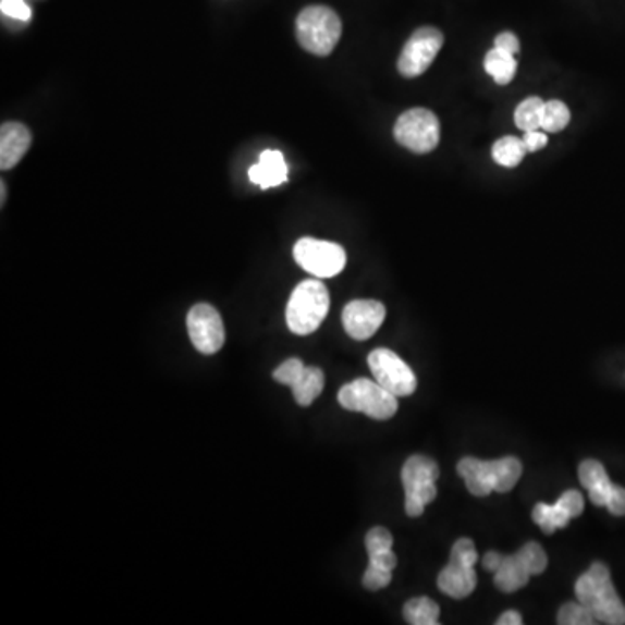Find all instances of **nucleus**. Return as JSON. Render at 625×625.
Returning <instances> with one entry per match:
<instances>
[{"mask_svg":"<svg viewBox=\"0 0 625 625\" xmlns=\"http://www.w3.org/2000/svg\"><path fill=\"white\" fill-rule=\"evenodd\" d=\"M440 478V467L433 458L426 455H412L403 464L402 483L405 489V513L410 518H419L425 513L426 504L420 501V493L428 485L437 483Z\"/></svg>","mask_w":625,"mask_h":625,"instance_id":"nucleus-11","label":"nucleus"},{"mask_svg":"<svg viewBox=\"0 0 625 625\" xmlns=\"http://www.w3.org/2000/svg\"><path fill=\"white\" fill-rule=\"evenodd\" d=\"M606 510H609L613 516H625V489L617 487V485L613 487V492L612 495H610Z\"/></svg>","mask_w":625,"mask_h":625,"instance_id":"nucleus-34","label":"nucleus"},{"mask_svg":"<svg viewBox=\"0 0 625 625\" xmlns=\"http://www.w3.org/2000/svg\"><path fill=\"white\" fill-rule=\"evenodd\" d=\"M502 560H504L502 554L495 553V551H489V553L485 554L481 563H483L485 569H489V572H493V574H495L499 566H501Z\"/></svg>","mask_w":625,"mask_h":625,"instance_id":"nucleus-37","label":"nucleus"},{"mask_svg":"<svg viewBox=\"0 0 625 625\" xmlns=\"http://www.w3.org/2000/svg\"><path fill=\"white\" fill-rule=\"evenodd\" d=\"M569 124V110L560 99L544 101V112H542V125L546 133H560Z\"/></svg>","mask_w":625,"mask_h":625,"instance_id":"nucleus-23","label":"nucleus"},{"mask_svg":"<svg viewBox=\"0 0 625 625\" xmlns=\"http://www.w3.org/2000/svg\"><path fill=\"white\" fill-rule=\"evenodd\" d=\"M531 518H534V522H536L548 536L554 534L557 528L568 527V523L572 522V516H569L557 502L553 505L539 502V504L534 507Z\"/></svg>","mask_w":625,"mask_h":625,"instance_id":"nucleus-21","label":"nucleus"},{"mask_svg":"<svg viewBox=\"0 0 625 625\" xmlns=\"http://www.w3.org/2000/svg\"><path fill=\"white\" fill-rule=\"evenodd\" d=\"M394 137L414 154H429L440 143V121L431 110L412 108L394 124Z\"/></svg>","mask_w":625,"mask_h":625,"instance_id":"nucleus-6","label":"nucleus"},{"mask_svg":"<svg viewBox=\"0 0 625 625\" xmlns=\"http://www.w3.org/2000/svg\"><path fill=\"white\" fill-rule=\"evenodd\" d=\"M341 407L350 412H360L376 420H388L399 412V396L370 379H356L347 382L338 394Z\"/></svg>","mask_w":625,"mask_h":625,"instance_id":"nucleus-5","label":"nucleus"},{"mask_svg":"<svg viewBox=\"0 0 625 625\" xmlns=\"http://www.w3.org/2000/svg\"><path fill=\"white\" fill-rule=\"evenodd\" d=\"M542 112H544V101L537 96H531V98L523 99L518 105L514 112V122L523 133L539 131L542 125Z\"/></svg>","mask_w":625,"mask_h":625,"instance_id":"nucleus-22","label":"nucleus"},{"mask_svg":"<svg viewBox=\"0 0 625 625\" xmlns=\"http://www.w3.org/2000/svg\"><path fill=\"white\" fill-rule=\"evenodd\" d=\"M613 487L615 485L612 481H604V483L598 485L595 489L589 490V499H591L592 504L600 505V507H606L609 504L610 495H612Z\"/></svg>","mask_w":625,"mask_h":625,"instance_id":"nucleus-32","label":"nucleus"},{"mask_svg":"<svg viewBox=\"0 0 625 625\" xmlns=\"http://www.w3.org/2000/svg\"><path fill=\"white\" fill-rule=\"evenodd\" d=\"M403 617L412 625L440 624V606L431 598H412L403 606Z\"/></svg>","mask_w":625,"mask_h":625,"instance_id":"nucleus-19","label":"nucleus"},{"mask_svg":"<svg viewBox=\"0 0 625 625\" xmlns=\"http://www.w3.org/2000/svg\"><path fill=\"white\" fill-rule=\"evenodd\" d=\"M393 572L391 569L379 568V566L369 565L364 574V587L369 591H379L390 586Z\"/></svg>","mask_w":625,"mask_h":625,"instance_id":"nucleus-29","label":"nucleus"},{"mask_svg":"<svg viewBox=\"0 0 625 625\" xmlns=\"http://www.w3.org/2000/svg\"><path fill=\"white\" fill-rule=\"evenodd\" d=\"M475 566L461 565V563L449 562L445 568L441 569L438 575V587L443 595L454 598V600H464L471 596L476 589Z\"/></svg>","mask_w":625,"mask_h":625,"instance_id":"nucleus-15","label":"nucleus"},{"mask_svg":"<svg viewBox=\"0 0 625 625\" xmlns=\"http://www.w3.org/2000/svg\"><path fill=\"white\" fill-rule=\"evenodd\" d=\"M330 296L323 283L318 280L301 282L289 299L285 318L291 332L309 335L317 332L329 315Z\"/></svg>","mask_w":625,"mask_h":625,"instance_id":"nucleus-3","label":"nucleus"},{"mask_svg":"<svg viewBox=\"0 0 625 625\" xmlns=\"http://www.w3.org/2000/svg\"><path fill=\"white\" fill-rule=\"evenodd\" d=\"M396 563H399V560H396V554L393 553V549H385V551H381V553L370 554L369 556V565L391 569V572H393Z\"/></svg>","mask_w":625,"mask_h":625,"instance_id":"nucleus-33","label":"nucleus"},{"mask_svg":"<svg viewBox=\"0 0 625 625\" xmlns=\"http://www.w3.org/2000/svg\"><path fill=\"white\" fill-rule=\"evenodd\" d=\"M250 181L259 188L268 189L280 186L287 181V163L277 150L262 151L259 162L249 171Z\"/></svg>","mask_w":625,"mask_h":625,"instance_id":"nucleus-16","label":"nucleus"},{"mask_svg":"<svg viewBox=\"0 0 625 625\" xmlns=\"http://www.w3.org/2000/svg\"><path fill=\"white\" fill-rule=\"evenodd\" d=\"M578 480L583 483L584 489L591 490L598 485L609 481V475L604 471L603 464L598 463L595 458H587L578 466Z\"/></svg>","mask_w":625,"mask_h":625,"instance_id":"nucleus-25","label":"nucleus"},{"mask_svg":"<svg viewBox=\"0 0 625 625\" xmlns=\"http://www.w3.org/2000/svg\"><path fill=\"white\" fill-rule=\"evenodd\" d=\"M296 35L306 51L315 57H329L343 35V23L334 9L309 5L297 16Z\"/></svg>","mask_w":625,"mask_h":625,"instance_id":"nucleus-4","label":"nucleus"},{"mask_svg":"<svg viewBox=\"0 0 625 625\" xmlns=\"http://www.w3.org/2000/svg\"><path fill=\"white\" fill-rule=\"evenodd\" d=\"M518 554L531 575L544 574V569L548 568V554L537 542H528V544L523 546Z\"/></svg>","mask_w":625,"mask_h":625,"instance_id":"nucleus-26","label":"nucleus"},{"mask_svg":"<svg viewBox=\"0 0 625 625\" xmlns=\"http://www.w3.org/2000/svg\"><path fill=\"white\" fill-rule=\"evenodd\" d=\"M32 145V134L20 122H5L0 128V169L9 171L22 162Z\"/></svg>","mask_w":625,"mask_h":625,"instance_id":"nucleus-14","label":"nucleus"},{"mask_svg":"<svg viewBox=\"0 0 625 625\" xmlns=\"http://www.w3.org/2000/svg\"><path fill=\"white\" fill-rule=\"evenodd\" d=\"M485 70L493 81L498 82L499 86H507L516 75L518 61L514 60V54L511 52L493 46V49H490L485 57Z\"/></svg>","mask_w":625,"mask_h":625,"instance_id":"nucleus-18","label":"nucleus"},{"mask_svg":"<svg viewBox=\"0 0 625 625\" xmlns=\"http://www.w3.org/2000/svg\"><path fill=\"white\" fill-rule=\"evenodd\" d=\"M443 46V34L434 26H422L412 34L399 58V72L403 77H419L437 60Z\"/></svg>","mask_w":625,"mask_h":625,"instance_id":"nucleus-9","label":"nucleus"},{"mask_svg":"<svg viewBox=\"0 0 625 625\" xmlns=\"http://www.w3.org/2000/svg\"><path fill=\"white\" fill-rule=\"evenodd\" d=\"M189 339L193 346L201 355H216L224 344V323L215 306L200 305L193 306L186 317Z\"/></svg>","mask_w":625,"mask_h":625,"instance_id":"nucleus-12","label":"nucleus"},{"mask_svg":"<svg viewBox=\"0 0 625 625\" xmlns=\"http://www.w3.org/2000/svg\"><path fill=\"white\" fill-rule=\"evenodd\" d=\"M0 9L5 16L14 17L17 22H30V8L23 0H2Z\"/></svg>","mask_w":625,"mask_h":625,"instance_id":"nucleus-30","label":"nucleus"},{"mask_svg":"<svg viewBox=\"0 0 625 625\" xmlns=\"http://www.w3.org/2000/svg\"><path fill=\"white\" fill-rule=\"evenodd\" d=\"M557 624L560 625H595L598 624L591 610L586 604L566 603L557 612Z\"/></svg>","mask_w":625,"mask_h":625,"instance_id":"nucleus-24","label":"nucleus"},{"mask_svg":"<svg viewBox=\"0 0 625 625\" xmlns=\"http://www.w3.org/2000/svg\"><path fill=\"white\" fill-rule=\"evenodd\" d=\"M294 259L303 270L317 279H332L346 266V250L334 242L301 238L294 245Z\"/></svg>","mask_w":625,"mask_h":625,"instance_id":"nucleus-7","label":"nucleus"},{"mask_svg":"<svg viewBox=\"0 0 625 625\" xmlns=\"http://www.w3.org/2000/svg\"><path fill=\"white\" fill-rule=\"evenodd\" d=\"M274 381L289 385L297 405L309 407L326 388V376L318 367H306L299 358H289L277 367Z\"/></svg>","mask_w":625,"mask_h":625,"instance_id":"nucleus-10","label":"nucleus"},{"mask_svg":"<svg viewBox=\"0 0 625 625\" xmlns=\"http://www.w3.org/2000/svg\"><path fill=\"white\" fill-rule=\"evenodd\" d=\"M5 200V185L4 183H2V204H4Z\"/></svg>","mask_w":625,"mask_h":625,"instance_id":"nucleus-39","label":"nucleus"},{"mask_svg":"<svg viewBox=\"0 0 625 625\" xmlns=\"http://www.w3.org/2000/svg\"><path fill=\"white\" fill-rule=\"evenodd\" d=\"M527 154V146L516 136L501 137L492 146L493 160L502 168H516Z\"/></svg>","mask_w":625,"mask_h":625,"instance_id":"nucleus-20","label":"nucleus"},{"mask_svg":"<svg viewBox=\"0 0 625 625\" xmlns=\"http://www.w3.org/2000/svg\"><path fill=\"white\" fill-rule=\"evenodd\" d=\"M557 504L562 505L563 510L572 516V519L584 513L583 493H578L577 490H568V492L563 493L562 498L557 499Z\"/></svg>","mask_w":625,"mask_h":625,"instance_id":"nucleus-31","label":"nucleus"},{"mask_svg":"<svg viewBox=\"0 0 625 625\" xmlns=\"http://www.w3.org/2000/svg\"><path fill=\"white\" fill-rule=\"evenodd\" d=\"M457 473L475 498H487L492 492L505 493L513 490L522 476L523 466L516 457L498 461L464 457L457 464Z\"/></svg>","mask_w":625,"mask_h":625,"instance_id":"nucleus-2","label":"nucleus"},{"mask_svg":"<svg viewBox=\"0 0 625 625\" xmlns=\"http://www.w3.org/2000/svg\"><path fill=\"white\" fill-rule=\"evenodd\" d=\"M495 48L516 54L519 51V40L513 32H502L495 37Z\"/></svg>","mask_w":625,"mask_h":625,"instance_id":"nucleus-36","label":"nucleus"},{"mask_svg":"<svg viewBox=\"0 0 625 625\" xmlns=\"http://www.w3.org/2000/svg\"><path fill=\"white\" fill-rule=\"evenodd\" d=\"M493 583L501 589L502 592H516L522 587L527 586L530 580L531 574L528 572L527 565L523 563L519 554H511L504 556L501 566L495 572Z\"/></svg>","mask_w":625,"mask_h":625,"instance_id":"nucleus-17","label":"nucleus"},{"mask_svg":"<svg viewBox=\"0 0 625 625\" xmlns=\"http://www.w3.org/2000/svg\"><path fill=\"white\" fill-rule=\"evenodd\" d=\"M523 143L527 146L528 151H539L548 145V134L542 131H528L523 137Z\"/></svg>","mask_w":625,"mask_h":625,"instance_id":"nucleus-35","label":"nucleus"},{"mask_svg":"<svg viewBox=\"0 0 625 625\" xmlns=\"http://www.w3.org/2000/svg\"><path fill=\"white\" fill-rule=\"evenodd\" d=\"M365 546H367V553L376 554L385 551V549L393 548V536L391 531L384 527H376L365 537Z\"/></svg>","mask_w":625,"mask_h":625,"instance_id":"nucleus-28","label":"nucleus"},{"mask_svg":"<svg viewBox=\"0 0 625 625\" xmlns=\"http://www.w3.org/2000/svg\"><path fill=\"white\" fill-rule=\"evenodd\" d=\"M498 625H522L523 617L522 613L516 612V610H507V612L502 613L501 617L495 622Z\"/></svg>","mask_w":625,"mask_h":625,"instance_id":"nucleus-38","label":"nucleus"},{"mask_svg":"<svg viewBox=\"0 0 625 625\" xmlns=\"http://www.w3.org/2000/svg\"><path fill=\"white\" fill-rule=\"evenodd\" d=\"M367 361L373 379L394 396H410L417 390L416 373L391 350H373Z\"/></svg>","mask_w":625,"mask_h":625,"instance_id":"nucleus-8","label":"nucleus"},{"mask_svg":"<svg viewBox=\"0 0 625 625\" xmlns=\"http://www.w3.org/2000/svg\"><path fill=\"white\" fill-rule=\"evenodd\" d=\"M385 308L373 299H356L343 309V326L346 334L355 341H367L384 323Z\"/></svg>","mask_w":625,"mask_h":625,"instance_id":"nucleus-13","label":"nucleus"},{"mask_svg":"<svg viewBox=\"0 0 625 625\" xmlns=\"http://www.w3.org/2000/svg\"><path fill=\"white\" fill-rule=\"evenodd\" d=\"M450 562L475 566L478 563L475 542L471 539H458L450 551Z\"/></svg>","mask_w":625,"mask_h":625,"instance_id":"nucleus-27","label":"nucleus"},{"mask_svg":"<svg viewBox=\"0 0 625 625\" xmlns=\"http://www.w3.org/2000/svg\"><path fill=\"white\" fill-rule=\"evenodd\" d=\"M575 596L600 624H625V604L615 591L609 566L603 563H592L591 568L577 578Z\"/></svg>","mask_w":625,"mask_h":625,"instance_id":"nucleus-1","label":"nucleus"}]
</instances>
